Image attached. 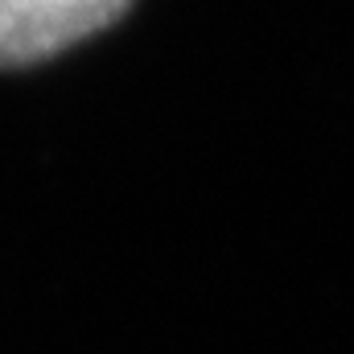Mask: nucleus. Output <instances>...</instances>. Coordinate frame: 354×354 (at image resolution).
I'll return each mask as SVG.
<instances>
[{
  "instance_id": "nucleus-1",
  "label": "nucleus",
  "mask_w": 354,
  "mask_h": 354,
  "mask_svg": "<svg viewBox=\"0 0 354 354\" xmlns=\"http://www.w3.org/2000/svg\"><path fill=\"white\" fill-rule=\"evenodd\" d=\"M132 0H0V66H33L107 29Z\"/></svg>"
}]
</instances>
